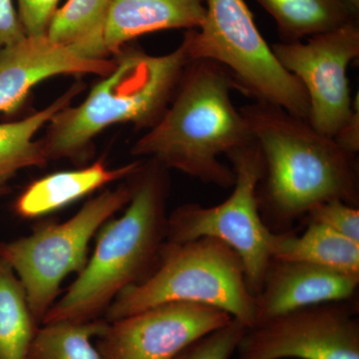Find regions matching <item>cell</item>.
<instances>
[{
  "instance_id": "6da1fadb",
  "label": "cell",
  "mask_w": 359,
  "mask_h": 359,
  "mask_svg": "<svg viewBox=\"0 0 359 359\" xmlns=\"http://www.w3.org/2000/svg\"><path fill=\"white\" fill-rule=\"evenodd\" d=\"M264 159L257 201L264 224L283 231L318 203L340 200L359 208L356 155L308 120L255 101L240 108Z\"/></svg>"
},
{
  "instance_id": "7a4b0ae2",
  "label": "cell",
  "mask_w": 359,
  "mask_h": 359,
  "mask_svg": "<svg viewBox=\"0 0 359 359\" xmlns=\"http://www.w3.org/2000/svg\"><path fill=\"white\" fill-rule=\"evenodd\" d=\"M131 179L126 210L99 230L91 259L41 325L99 320L120 292L145 280L159 264L167 240L169 170L147 158Z\"/></svg>"
},
{
  "instance_id": "3957f363",
  "label": "cell",
  "mask_w": 359,
  "mask_h": 359,
  "mask_svg": "<svg viewBox=\"0 0 359 359\" xmlns=\"http://www.w3.org/2000/svg\"><path fill=\"white\" fill-rule=\"evenodd\" d=\"M235 90L240 91L237 82L223 66L191 61L167 110L136 141L131 154L152 158L205 184L233 188L235 174L219 157L254 139L231 100Z\"/></svg>"
},
{
  "instance_id": "277c9868",
  "label": "cell",
  "mask_w": 359,
  "mask_h": 359,
  "mask_svg": "<svg viewBox=\"0 0 359 359\" xmlns=\"http://www.w3.org/2000/svg\"><path fill=\"white\" fill-rule=\"evenodd\" d=\"M111 72L92 88L83 102L59 111L46 125L43 145L48 161L83 160L94 139L116 124L154 126L171 103L192 61L185 40L164 55L124 46L115 54Z\"/></svg>"
},
{
  "instance_id": "5b68a950",
  "label": "cell",
  "mask_w": 359,
  "mask_h": 359,
  "mask_svg": "<svg viewBox=\"0 0 359 359\" xmlns=\"http://www.w3.org/2000/svg\"><path fill=\"white\" fill-rule=\"evenodd\" d=\"M175 302L221 309L249 328L256 321V297L248 287L242 259L214 238L179 245L165 243L154 271L120 292L104 320L111 323Z\"/></svg>"
},
{
  "instance_id": "8992f818",
  "label": "cell",
  "mask_w": 359,
  "mask_h": 359,
  "mask_svg": "<svg viewBox=\"0 0 359 359\" xmlns=\"http://www.w3.org/2000/svg\"><path fill=\"white\" fill-rule=\"evenodd\" d=\"M183 39L192 60L223 66L245 95L309 121L306 90L276 59L245 0H207L204 22Z\"/></svg>"
},
{
  "instance_id": "52a82bcc",
  "label": "cell",
  "mask_w": 359,
  "mask_h": 359,
  "mask_svg": "<svg viewBox=\"0 0 359 359\" xmlns=\"http://www.w3.org/2000/svg\"><path fill=\"white\" fill-rule=\"evenodd\" d=\"M131 176L126 183L85 203L67 221L40 224L27 237L0 244V256L20 278L40 325L57 301L66 276L79 273L86 266L90 241L129 204L133 195Z\"/></svg>"
},
{
  "instance_id": "ba28073f",
  "label": "cell",
  "mask_w": 359,
  "mask_h": 359,
  "mask_svg": "<svg viewBox=\"0 0 359 359\" xmlns=\"http://www.w3.org/2000/svg\"><path fill=\"white\" fill-rule=\"evenodd\" d=\"M226 156L235 174L233 192L214 207L191 203L177 208L168 217L166 242L185 244L201 238L222 241L242 259L248 287L256 297L271 259L269 245L273 233L264 224L257 201L263 155L252 139Z\"/></svg>"
},
{
  "instance_id": "9c48e42d",
  "label": "cell",
  "mask_w": 359,
  "mask_h": 359,
  "mask_svg": "<svg viewBox=\"0 0 359 359\" xmlns=\"http://www.w3.org/2000/svg\"><path fill=\"white\" fill-rule=\"evenodd\" d=\"M271 47L280 65L306 90L311 126L334 138L354 109L347 70L359 56L358 21L314 35L306 42L282 41Z\"/></svg>"
},
{
  "instance_id": "30bf717a",
  "label": "cell",
  "mask_w": 359,
  "mask_h": 359,
  "mask_svg": "<svg viewBox=\"0 0 359 359\" xmlns=\"http://www.w3.org/2000/svg\"><path fill=\"white\" fill-rule=\"evenodd\" d=\"M358 302H327L248 328L237 359H359Z\"/></svg>"
},
{
  "instance_id": "8fae6325",
  "label": "cell",
  "mask_w": 359,
  "mask_h": 359,
  "mask_svg": "<svg viewBox=\"0 0 359 359\" xmlns=\"http://www.w3.org/2000/svg\"><path fill=\"white\" fill-rule=\"evenodd\" d=\"M233 318L212 306L166 302L108 323L96 347L103 359H174Z\"/></svg>"
},
{
  "instance_id": "7c38bea8",
  "label": "cell",
  "mask_w": 359,
  "mask_h": 359,
  "mask_svg": "<svg viewBox=\"0 0 359 359\" xmlns=\"http://www.w3.org/2000/svg\"><path fill=\"white\" fill-rule=\"evenodd\" d=\"M115 58L93 59L47 36H28L0 50V113H11L40 82L59 75L106 76Z\"/></svg>"
},
{
  "instance_id": "4fadbf2b",
  "label": "cell",
  "mask_w": 359,
  "mask_h": 359,
  "mask_svg": "<svg viewBox=\"0 0 359 359\" xmlns=\"http://www.w3.org/2000/svg\"><path fill=\"white\" fill-rule=\"evenodd\" d=\"M358 285L359 273L304 262L271 259L261 290L255 297V325L308 306L354 301Z\"/></svg>"
},
{
  "instance_id": "5bb4252c",
  "label": "cell",
  "mask_w": 359,
  "mask_h": 359,
  "mask_svg": "<svg viewBox=\"0 0 359 359\" xmlns=\"http://www.w3.org/2000/svg\"><path fill=\"white\" fill-rule=\"evenodd\" d=\"M205 13L207 0H113L104 27V48L113 57L147 33L198 29Z\"/></svg>"
},
{
  "instance_id": "9a60e30c",
  "label": "cell",
  "mask_w": 359,
  "mask_h": 359,
  "mask_svg": "<svg viewBox=\"0 0 359 359\" xmlns=\"http://www.w3.org/2000/svg\"><path fill=\"white\" fill-rule=\"evenodd\" d=\"M142 159L121 167L109 168L100 159L88 167L56 172L32 182L14 205L23 219H36L83 199L108 184L127 179L141 166Z\"/></svg>"
},
{
  "instance_id": "2e32d148",
  "label": "cell",
  "mask_w": 359,
  "mask_h": 359,
  "mask_svg": "<svg viewBox=\"0 0 359 359\" xmlns=\"http://www.w3.org/2000/svg\"><path fill=\"white\" fill-rule=\"evenodd\" d=\"M269 250L271 259L359 273V243L323 224L308 223V228L299 236L289 231L273 233Z\"/></svg>"
},
{
  "instance_id": "e0dca14e",
  "label": "cell",
  "mask_w": 359,
  "mask_h": 359,
  "mask_svg": "<svg viewBox=\"0 0 359 359\" xmlns=\"http://www.w3.org/2000/svg\"><path fill=\"white\" fill-rule=\"evenodd\" d=\"M84 84L76 82L43 109L20 121L0 123V184L13 178L20 170L43 167L48 163L43 145L35 135L81 93Z\"/></svg>"
},
{
  "instance_id": "ac0fdd59",
  "label": "cell",
  "mask_w": 359,
  "mask_h": 359,
  "mask_svg": "<svg viewBox=\"0 0 359 359\" xmlns=\"http://www.w3.org/2000/svg\"><path fill=\"white\" fill-rule=\"evenodd\" d=\"M275 20L283 41H299L358 21L340 0H257Z\"/></svg>"
},
{
  "instance_id": "d6986e66",
  "label": "cell",
  "mask_w": 359,
  "mask_h": 359,
  "mask_svg": "<svg viewBox=\"0 0 359 359\" xmlns=\"http://www.w3.org/2000/svg\"><path fill=\"white\" fill-rule=\"evenodd\" d=\"M39 327L22 283L0 256V359H28Z\"/></svg>"
},
{
  "instance_id": "ffe728a7",
  "label": "cell",
  "mask_w": 359,
  "mask_h": 359,
  "mask_svg": "<svg viewBox=\"0 0 359 359\" xmlns=\"http://www.w3.org/2000/svg\"><path fill=\"white\" fill-rule=\"evenodd\" d=\"M113 0H68L57 8L47 36L57 43L75 47L93 59L111 58L104 48L106 20Z\"/></svg>"
},
{
  "instance_id": "44dd1931",
  "label": "cell",
  "mask_w": 359,
  "mask_h": 359,
  "mask_svg": "<svg viewBox=\"0 0 359 359\" xmlns=\"http://www.w3.org/2000/svg\"><path fill=\"white\" fill-rule=\"evenodd\" d=\"M104 318L41 325L33 340L28 359H103L92 339L107 327Z\"/></svg>"
},
{
  "instance_id": "7402d4cb",
  "label": "cell",
  "mask_w": 359,
  "mask_h": 359,
  "mask_svg": "<svg viewBox=\"0 0 359 359\" xmlns=\"http://www.w3.org/2000/svg\"><path fill=\"white\" fill-rule=\"evenodd\" d=\"M248 328L233 318L228 325L194 341L174 359H230Z\"/></svg>"
},
{
  "instance_id": "603a6c76",
  "label": "cell",
  "mask_w": 359,
  "mask_h": 359,
  "mask_svg": "<svg viewBox=\"0 0 359 359\" xmlns=\"http://www.w3.org/2000/svg\"><path fill=\"white\" fill-rule=\"evenodd\" d=\"M306 223L323 224L359 243V209L340 200H328L313 205L306 216Z\"/></svg>"
},
{
  "instance_id": "cb8c5ba5",
  "label": "cell",
  "mask_w": 359,
  "mask_h": 359,
  "mask_svg": "<svg viewBox=\"0 0 359 359\" xmlns=\"http://www.w3.org/2000/svg\"><path fill=\"white\" fill-rule=\"evenodd\" d=\"M18 16L25 34L39 36L47 34L59 0H18Z\"/></svg>"
},
{
  "instance_id": "d4e9b609",
  "label": "cell",
  "mask_w": 359,
  "mask_h": 359,
  "mask_svg": "<svg viewBox=\"0 0 359 359\" xmlns=\"http://www.w3.org/2000/svg\"><path fill=\"white\" fill-rule=\"evenodd\" d=\"M25 36L13 0H0V50Z\"/></svg>"
},
{
  "instance_id": "484cf974",
  "label": "cell",
  "mask_w": 359,
  "mask_h": 359,
  "mask_svg": "<svg viewBox=\"0 0 359 359\" xmlns=\"http://www.w3.org/2000/svg\"><path fill=\"white\" fill-rule=\"evenodd\" d=\"M354 109L346 124L335 134L334 139L340 147L353 155L359 151V104L358 95L353 100Z\"/></svg>"
},
{
  "instance_id": "4316f807",
  "label": "cell",
  "mask_w": 359,
  "mask_h": 359,
  "mask_svg": "<svg viewBox=\"0 0 359 359\" xmlns=\"http://www.w3.org/2000/svg\"><path fill=\"white\" fill-rule=\"evenodd\" d=\"M347 7L351 14L358 20L359 18V0H340Z\"/></svg>"
},
{
  "instance_id": "83f0119b",
  "label": "cell",
  "mask_w": 359,
  "mask_h": 359,
  "mask_svg": "<svg viewBox=\"0 0 359 359\" xmlns=\"http://www.w3.org/2000/svg\"><path fill=\"white\" fill-rule=\"evenodd\" d=\"M4 189L2 188L1 186H0V195H1V194L4 193Z\"/></svg>"
}]
</instances>
